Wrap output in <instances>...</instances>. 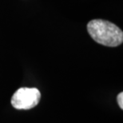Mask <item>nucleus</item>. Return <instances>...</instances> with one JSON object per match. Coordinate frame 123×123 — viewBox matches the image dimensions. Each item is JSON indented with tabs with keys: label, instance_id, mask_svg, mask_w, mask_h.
Here are the masks:
<instances>
[{
	"label": "nucleus",
	"instance_id": "nucleus-1",
	"mask_svg": "<svg viewBox=\"0 0 123 123\" xmlns=\"http://www.w3.org/2000/svg\"><path fill=\"white\" fill-rule=\"evenodd\" d=\"M90 37L101 45L115 47L123 42V32L118 26L103 19H93L87 24Z\"/></svg>",
	"mask_w": 123,
	"mask_h": 123
},
{
	"label": "nucleus",
	"instance_id": "nucleus-2",
	"mask_svg": "<svg viewBox=\"0 0 123 123\" xmlns=\"http://www.w3.org/2000/svg\"><path fill=\"white\" fill-rule=\"evenodd\" d=\"M41 99L37 88L22 87L17 90L11 98V104L17 110H30L36 106Z\"/></svg>",
	"mask_w": 123,
	"mask_h": 123
},
{
	"label": "nucleus",
	"instance_id": "nucleus-3",
	"mask_svg": "<svg viewBox=\"0 0 123 123\" xmlns=\"http://www.w3.org/2000/svg\"><path fill=\"white\" fill-rule=\"evenodd\" d=\"M117 103H118V105L120 106L121 109H123V93L121 92L117 95Z\"/></svg>",
	"mask_w": 123,
	"mask_h": 123
}]
</instances>
